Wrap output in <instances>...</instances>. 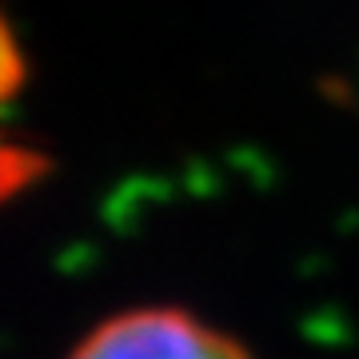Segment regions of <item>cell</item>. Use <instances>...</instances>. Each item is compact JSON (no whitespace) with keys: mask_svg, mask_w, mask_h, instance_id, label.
I'll use <instances>...</instances> for the list:
<instances>
[{"mask_svg":"<svg viewBox=\"0 0 359 359\" xmlns=\"http://www.w3.org/2000/svg\"><path fill=\"white\" fill-rule=\"evenodd\" d=\"M72 359H252L231 335L176 308H140L100 323Z\"/></svg>","mask_w":359,"mask_h":359,"instance_id":"cell-1","label":"cell"},{"mask_svg":"<svg viewBox=\"0 0 359 359\" xmlns=\"http://www.w3.org/2000/svg\"><path fill=\"white\" fill-rule=\"evenodd\" d=\"M25 84V52L16 44V32L0 16V104H8Z\"/></svg>","mask_w":359,"mask_h":359,"instance_id":"cell-2","label":"cell"}]
</instances>
